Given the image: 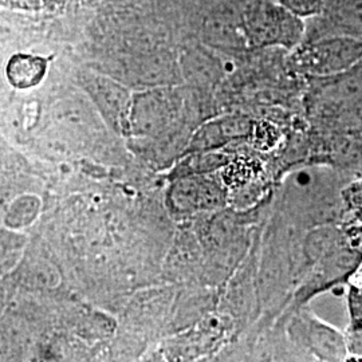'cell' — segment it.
<instances>
[{"instance_id": "3957f363", "label": "cell", "mask_w": 362, "mask_h": 362, "mask_svg": "<svg viewBox=\"0 0 362 362\" xmlns=\"http://www.w3.org/2000/svg\"><path fill=\"white\" fill-rule=\"evenodd\" d=\"M179 95L170 89H155L133 95L130 129L141 134L164 129L177 116Z\"/></svg>"}, {"instance_id": "7a4b0ae2", "label": "cell", "mask_w": 362, "mask_h": 362, "mask_svg": "<svg viewBox=\"0 0 362 362\" xmlns=\"http://www.w3.org/2000/svg\"><path fill=\"white\" fill-rule=\"evenodd\" d=\"M361 61L362 39L350 35L303 40L296 49V65L318 77L344 73Z\"/></svg>"}, {"instance_id": "8992f818", "label": "cell", "mask_w": 362, "mask_h": 362, "mask_svg": "<svg viewBox=\"0 0 362 362\" xmlns=\"http://www.w3.org/2000/svg\"><path fill=\"white\" fill-rule=\"evenodd\" d=\"M52 57L31 52H16L6 65V77L13 89L28 90L42 83L49 71Z\"/></svg>"}, {"instance_id": "6da1fadb", "label": "cell", "mask_w": 362, "mask_h": 362, "mask_svg": "<svg viewBox=\"0 0 362 362\" xmlns=\"http://www.w3.org/2000/svg\"><path fill=\"white\" fill-rule=\"evenodd\" d=\"M239 26L252 49L296 50L305 40L308 23L276 1L251 0L239 15Z\"/></svg>"}, {"instance_id": "277c9868", "label": "cell", "mask_w": 362, "mask_h": 362, "mask_svg": "<svg viewBox=\"0 0 362 362\" xmlns=\"http://www.w3.org/2000/svg\"><path fill=\"white\" fill-rule=\"evenodd\" d=\"M83 89L101 115L116 129H130V112L133 97L128 90L110 78L85 74L82 76Z\"/></svg>"}, {"instance_id": "5b68a950", "label": "cell", "mask_w": 362, "mask_h": 362, "mask_svg": "<svg viewBox=\"0 0 362 362\" xmlns=\"http://www.w3.org/2000/svg\"><path fill=\"white\" fill-rule=\"evenodd\" d=\"M309 22L305 40L326 35L362 39V0H325L324 13Z\"/></svg>"}, {"instance_id": "52a82bcc", "label": "cell", "mask_w": 362, "mask_h": 362, "mask_svg": "<svg viewBox=\"0 0 362 362\" xmlns=\"http://www.w3.org/2000/svg\"><path fill=\"white\" fill-rule=\"evenodd\" d=\"M286 10L297 15L305 21H310L322 15L325 11V0H275Z\"/></svg>"}, {"instance_id": "ba28073f", "label": "cell", "mask_w": 362, "mask_h": 362, "mask_svg": "<svg viewBox=\"0 0 362 362\" xmlns=\"http://www.w3.org/2000/svg\"><path fill=\"white\" fill-rule=\"evenodd\" d=\"M3 8L21 13H37L40 10V0H0Z\"/></svg>"}, {"instance_id": "9c48e42d", "label": "cell", "mask_w": 362, "mask_h": 362, "mask_svg": "<svg viewBox=\"0 0 362 362\" xmlns=\"http://www.w3.org/2000/svg\"><path fill=\"white\" fill-rule=\"evenodd\" d=\"M360 281H356L353 282L354 286V290H353V310L358 311L361 313L360 315H362V274L358 275Z\"/></svg>"}]
</instances>
